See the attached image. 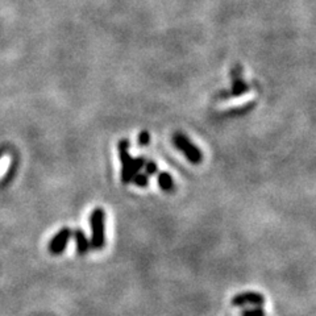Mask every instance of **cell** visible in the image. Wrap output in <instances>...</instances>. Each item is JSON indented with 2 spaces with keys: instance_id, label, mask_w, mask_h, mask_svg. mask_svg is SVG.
Here are the masks:
<instances>
[{
  "instance_id": "cell-2",
  "label": "cell",
  "mask_w": 316,
  "mask_h": 316,
  "mask_svg": "<svg viewBox=\"0 0 316 316\" xmlns=\"http://www.w3.org/2000/svg\"><path fill=\"white\" fill-rule=\"evenodd\" d=\"M106 214L101 208H95L90 216L91 226V243L92 249L100 250L106 244V232H104Z\"/></svg>"
},
{
  "instance_id": "cell-5",
  "label": "cell",
  "mask_w": 316,
  "mask_h": 316,
  "mask_svg": "<svg viewBox=\"0 0 316 316\" xmlns=\"http://www.w3.org/2000/svg\"><path fill=\"white\" fill-rule=\"evenodd\" d=\"M232 306L235 307H243L247 304H253V306H262L265 303V296L260 292L254 291H247V292H239L233 296Z\"/></svg>"
},
{
  "instance_id": "cell-9",
  "label": "cell",
  "mask_w": 316,
  "mask_h": 316,
  "mask_svg": "<svg viewBox=\"0 0 316 316\" xmlns=\"http://www.w3.org/2000/svg\"><path fill=\"white\" fill-rule=\"evenodd\" d=\"M133 183L139 187H146L149 184V177L146 174H137L135 178H133Z\"/></svg>"
},
{
  "instance_id": "cell-10",
  "label": "cell",
  "mask_w": 316,
  "mask_h": 316,
  "mask_svg": "<svg viewBox=\"0 0 316 316\" xmlns=\"http://www.w3.org/2000/svg\"><path fill=\"white\" fill-rule=\"evenodd\" d=\"M144 167H145V174L148 177L154 175V174H157V171H158V167H157L156 162H153V161H145Z\"/></svg>"
},
{
  "instance_id": "cell-3",
  "label": "cell",
  "mask_w": 316,
  "mask_h": 316,
  "mask_svg": "<svg viewBox=\"0 0 316 316\" xmlns=\"http://www.w3.org/2000/svg\"><path fill=\"white\" fill-rule=\"evenodd\" d=\"M173 143L179 152L183 153V156L187 158L194 165H198L203 161V153L198 146L188 139L187 136L182 132H175L173 135Z\"/></svg>"
},
{
  "instance_id": "cell-1",
  "label": "cell",
  "mask_w": 316,
  "mask_h": 316,
  "mask_svg": "<svg viewBox=\"0 0 316 316\" xmlns=\"http://www.w3.org/2000/svg\"><path fill=\"white\" fill-rule=\"evenodd\" d=\"M120 162H122V182L128 184L133 181V178L139 174V171L144 167L145 158L144 157H135L129 153V141L128 140H120L118 145Z\"/></svg>"
},
{
  "instance_id": "cell-6",
  "label": "cell",
  "mask_w": 316,
  "mask_h": 316,
  "mask_svg": "<svg viewBox=\"0 0 316 316\" xmlns=\"http://www.w3.org/2000/svg\"><path fill=\"white\" fill-rule=\"evenodd\" d=\"M70 237H71V231L69 228H63L59 231L56 236L53 237L52 241L49 243V250L53 254H59L65 248L67 247Z\"/></svg>"
},
{
  "instance_id": "cell-4",
  "label": "cell",
  "mask_w": 316,
  "mask_h": 316,
  "mask_svg": "<svg viewBox=\"0 0 316 316\" xmlns=\"http://www.w3.org/2000/svg\"><path fill=\"white\" fill-rule=\"evenodd\" d=\"M231 79H232V87L231 90L222 91L218 94V99L226 100V99H232V97H239L241 95H245L250 90V86L248 82L243 78V69L240 65H236L231 70Z\"/></svg>"
},
{
  "instance_id": "cell-11",
  "label": "cell",
  "mask_w": 316,
  "mask_h": 316,
  "mask_svg": "<svg viewBox=\"0 0 316 316\" xmlns=\"http://www.w3.org/2000/svg\"><path fill=\"white\" fill-rule=\"evenodd\" d=\"M264 308H261V307H257V308H252V309H245L241 312V316H265Z\"/></svg>"
},
{
  "instance_id": "cell-12",
  "label": "cell",
  "mask_w": 316,
  "mask_h": 316,
  "mask_svg": "<svg viewBox=\"0 0 316 316\" xmlns=\"http://www.w3.org/2000/svg\"><path fill=\"white\" fill-rule=\"evenodd\" d=\"M150 143V135L149 132H146V131H143V132L139 135V144L141 146H145Z\"/></svg>"
},
{
  "instance_id": "cell-13",
  "label": "cell",
  "mask_w": 316,
  "mask_h": 316,
  "mask_svg": "<svg viewBox=\"0 0 316 316\" xmlns=\"http://www.w3.org/2000/svg\"><path fill=\"white\" fill-rule=\"evenodd\" d=\"M265 316H266V315H265Z\"/></svg>"
},
{
  "instance_id": "cell-7",
  "label": "cell",
  "mask_w": 316,
  "mask_h": 316,
  "mask_svg": "<svg viewBox=\"0 0 316 316\" xmlns=\"http://www.w3.org/2000/svg\"><path fill=\"white\" fill-rule=\"evenodd\" d=\"M157 182H158L161 190H162L163 192H174L175 191V184H174L173 177H171L169 173H166V171L158 173Z\"/></svg>"
},
{
  "instance_id": "cell-8",
  "label": "cell",
  "mask_w": 316,
  "mask_h": 316,
  "mask_svg": "<svg viewBox=\"0 0 316 316\" xmlns=\"http://www.w3.org/2000/svg\"><path fill=\"white\" fill-rule=\"evenodd\" d=\"M74 237H75V240H77V249H78V253L79 254H84L88 250V248H90V243H88V240H87V237L84 236V233L82 232L80 230L75 231L74 233H71Z\"/></svg>"
}]
</instances>
